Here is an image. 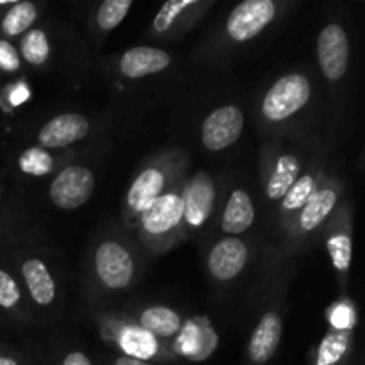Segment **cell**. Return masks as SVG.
I'll return each mask as SVG.
<instances>
[{"label": "cell", "instance_id": "9a60e30c", "mask_svg": "<svg viewBox=\"0 0 365 365\" xmlns=\"http://www.w3.org/2000/svg\"><path fill=\"white\" fill-rule=\"evenodd\" d=\"M253 220H255V210H253L252 198L245 191L232 192L221 221L223 230L234 235L242 234L252 227Z\"/></svg>", "mask_w": 365, "mask_h": 365}, {"label": "cell", "instance_id": "5bb4252c", "mask_svg": "<svg viewBox=\"0 0 365 365\" xmlns=\"http://www.w3.org/2000/svg\"><path fill=\"white\" fill-rule=\"evenodd\" d=\"M164 187V175L159 170H146L139 175L128 191V205L135 212H145L160 196Z\"/></svg>", "mask_w": 365, "mask_h": 365}, {"label": "cell", "instance_id": "f1b7e54d", "mask_svg": "<svg viewBox=\"0 0 365 365\" xmlns=\"http://www.w3.org/2000/svg\"><path fill=\"white\" fill-rule=\"evenodd\" d=\"M20 68V56L11 43L0 41V70L16 71Z\"/></svg>", "mask_w": 365, "mask_h": 365}, {"label": "cell", "instance_id": "484cf974", "mask_svg": "<svg viewBox=\"0 0 365 365\" xmlns=\"http://www.w3.org/2000/svg\"><path fill=\"white\" fill-rule=\"evenodd\" d=\"M331 262L337 271H348L351 264V239L348 235H335L328 241Z\"/></svg>", "mask_w": 365, "mask_h": 365}, {"label": "cell", "instance_id": "2e32d148", "mask_svg": "<svg viewBox=\"0 0 365 365\" xmlns=\"http://www.w3.org/2000/svg\"><path fill=\"white\" fill-rule=\"evenodd\" d=\"M143 330L157 337H171L180 330V316L166 307H152L141 316Z\"/></svg>", "mask_w": 365, "mask_h": 365}, {"label": "cell", "instance_id": "d6986e66", "mask_svg": "<svg viewBox=\"0 0 365 365\" xmlns=\"http://www.w3.org/2000/svg\"><path fill=\"white\" fill-rule=\"evenodd\" d=\"M38 16V9L32 2H18L11 7L2 20V32L6 36H20L31 27Z\"/></svg>", "mask_w": 365, "mask_h": 365}, {"label": "cell", "instance_id": "8992f818", "mask_svg": "<svg viewBox=\"0 0 365 365\" xmlns=\"http://www.w3.org/2000/svg\"><path fill=\"white\" fill-rule=\"evenodd\" d=\"M96 273L109 289H125L134 277V262L127 250L118 242H103L96 250Z\"/></svg>", "mask_w": 365, "mask_h": 365}, {"label": "cell", "instance_id": "4fadbf2b", "mask_svg": "<svg viewBox=\"0 0 365 365\" xmlns=\"http://www.w3.org/2000/svg\"><path fill=\"white\" fill-rule=\"evenodd\" d=\"M184 200V216L189 225L200 227L212 212L214 187L210 182L200 180L187 189Z\"/></svg>", "mask_w": 365, "mask_h": 365}, {"label": "cell", "instance_id": "d4e9b609", "mask_svg": "<svg viewBox=\"0 0 365 365\" xmlns=\"http://www.w3.org/2000/svg\"><path fill=\"white\" fill-rule=\"evenodd\" d=\"M314 192H316V182L312 177L305 175L298 182H294V185L284 196V209L294 210L299 207H305V203L312 198Z\"/></svg>", "mask_w": 365, "mask_h": 365}, {"label": "cell", "instance_id": "603a6c76", "mask_svg": "<svg viewBox=\"0 0 365 365\" xmlns=\"http://www.w3.org/2000/svg\"><path fill=\"white\" fill-rule=\"evenodd\" d=\"M18 166H20V170L24 173L41 177V175H46L48 171H52L53 159L46 150L34 146V148H29L21 153L20 159H18Z\"/></svg>", "mask_w": 365, "mask_h": 365}, {"label": "cell", "instance_id": "ac0fdd59", "mask_svg": "<svg viewBox=\"0 0 365 365\" xmlns=\"http://www.w3.org/2000/svg\"><path fill=\"white\" fill-rule=\"evenodd\" d=\"M299 164L296 160V157L292 155H284L278 159L277 170H274L273 177L269 178V184H267V196L271 200H280L284 198L289 192V189L294 185L296 177H298Z\"/></svg>", "mask_w": 365, "mask_h": 365}, {"label": "cell", "instance_id": "7402d4cb", "mask_svg": "<svg viewBox=\"0 0 365 365\" xmlns=\"http://www.w3.org/2000/svg\"><path fill=\"white\" fill-rule=\"evenodd\" d=\"M21 53H24V59L34 66L45 63L50 53V45L45 32L38 31V29L27 32V36L21 41Z\"/></svg>", "mask_w": 365, "mask_h": 365}, {"label": "cell", "instance_id": "ba28073f", "mask_svg": "<svg viewBox=\"0 0 365 365\" xmlns=\"http://www.w3.org/2000/svg\"><path fill=\"white\" fill-rule=\"evenodd\" d=\"M248 248L242 241L235 237L223 239L212 248L209 257V269L217 280H232L237 277L246 266Z\"/></svg>", "mask_w": 365, "mask_h": 365}, {"label": "cell", "instance_id": "e0dca14e", "mask_svg": "<svg viewBox=\"0 0 365 365\" xmlns=\"http://www.w3.org/2000/svg\"><path fill=\"white\" fill-rule=\"evenodd\" d=\"M337 202V195L331 189H323L319 192H314L312 198L305 203V209L302 212V228L303 230H314L319 227Z\"/></svg>", "mask_w": 365, "mask_h": 365}, {"label": "cell", "instance_id": "44dd1931", "mask_svg": "<svg viewBox=\"0 0 365 365\" xmlns=\"http://www.w3.org/2000/svg\"><path fill=\"white\" fill-rule=\"evenodd\" d=\"M121 348L127 351V356L132 359L145 360L155 353L157 346L155 341L148 331H139V330H127L121 335Z\"/></svg>", "mask_w": 365, "mask_h": 365}, {"label": "cell", "instance_id": "52a82bcc", "mask_svg": "<svg viewBox=\"0 0 365 365\" xmlns=\"http://www.w3.org/2000/svg\"><path fill=\"white\" fill-rule=\"evenodd\" d=\"M88 132L89 123L84 116L75 113L59 114V116L52 118L48 123L43 125L38 141L46 148H59V146H68L86 138Z\"/></svg>", "mask_w": 365, "mask_h": 365}, {"label": "cell", "instance_id": "5b68a950", "mask_svg": "<svg viewBox=\"0 0 365 365\" xmlns=\"http://www.w3.org/2000/svg\"><path fill=\"white\" fill-rule=\"evenodd\" d=\"M242 127H245V116H242L239 107L227 106L216 109L203 121V145L209 150H212V152L228 148V146L237 141L242 132Z\"/></svg>", "mask_w": 365, "mask_h": 365}, {"label": "cell", "instance_id": "1f68e13d", "mask_svg": "<svg viewBox=\"0 0 365 365\" xmlns=\"http://www.w3.org/2000/svg\"><path fill=\"white\" fill-rule=\"evenodd\" d=\"M29 98V91L24 88V86H20V88H16V91L11 95V102H13V106H18V103L25 102V100Z\"/></svg>", "mask_w": 365, "mask_h": 365}, {"label": "cell", "instance_id": "cb8c5ba5", "mask_svg": "<svg viewBox=\"0 0 365 365\" xmlns=\"http://www.w3.org/2000/svg\"><path fill=\"white\" fill-rule=\"evenodd\" d=\"M130 6L132 0H106V2L100 6L98 16H96L100 29L110 31V29H114L116 25H120L121 21H123V18L127 16Z\"/></svg>", "mask_w": 365, "mask_h": 365}, {"label": "cell", "instance_id": "4316f807", "mask_svg": "<svg viewBox=\"0 0 365 365\" xmlns=\"http://www.w3.org/2000/svg\"><path fill=\"white\" fill-rule=\"evenodd\" d=\"M191 4L192 0H171V2L164 4V6L160 7L159 14H157L155 21H153L157 31H166V29L173 24L177 14H180L182 11H184L185 7L191 6Z\"/></svg>", "mask_w": 365, "mask_h": 365}, {"label": "cell", "instance_id": "7a4b0ae2", "mask_svg": "<svg viewBox=\"0 0 365 365\" xmlns=\"http://www.w3.org/2000/svg\"><path fill=\"white\" fill-rule=\"evenodd\" d=\"M95 191V177L84 166H68L50 185V198L59 209L73 210L84 205Z\"/></svg>", "mask_w": 365, "mask_h": 365}, {"label": "cell", "instance_id": "6da1fadb", "mask_svg": "<svg viewBox=\"0 0 365 365\" xmlns=\"http://www.w3.org/2000/svg\"><path fill=\"white\" fill-rule=\"evenodd\" d=\"M310 82L299 73L285 75L267 91L262 113L267 120L282 121L291 118L309 103Z\"/></svg>", "mask_w": 365, "mask_h": 365}, {"label": "cell", "instance_id": "277c9868", "mask_svg": "<svg viewBox=\"0 0 365 365\" xmlns=\"http://www.w3.org/2000/svg\"><path fill=\"white\" fill-rule=\"evenodd\" d=\"M319 66L328 81H339L348 70L349 43L341 25H328L321 31L317 39Z\"/></svg>", "mask_w": 365, "mask_h": 365}, {"label": "cell", "instance_id": "4dcf8cb0", "mask_svg": "<svg viewBox=\"0 0 365 365\" xmlns=\"http://www.w3.org/2000/svg\"><path fill=\"white\" fill-rule=\"evenodd\" d=\"M63 365H93V364H91V360L84 355V353L71 351L64 356Z\"/></svg>", "mask_w": 365, "mask_h": 365}, {"label": "cell", "instance_id": "30bf717a", "mask_svg": "<svg viewBox=\"0 0 365 365\" xmlns=\"http://www.w3.org/2000/svg\"><path fill=\"white\" fill-rule=\"evenodd\" d=\"M170 63L171 57L163 50L152 48V46H135L125 52L120 68L125 77L141 78L166 70Z\"/></svg>", "mask_w": 365, "mask_h": 365}, {"label": "cell", "instance_id": "f546056e", "mask_svg": "<svg viewBox=\"0 0 365 365\" xmlns=\"http://www.w3.org/2000/svg\"><path fill=\"white\" fill-rule=\"evenodd\" d=\"M331 323L335 328H341V330H348L353 324V312L348 307L341 305L334 310V316H331Z\"/></svg>", "mask_w": 365, "mask_h": 365}, {"label": "cell", "instance_id": "83f0119b", "mask_svg": "<svg viewBox=\"0 0 365 365\" xmlns=\"http://www.w3.org/2000/svg\"><path fill=\"white\" fill-rule=\"evenodd\" d=\"M20 302V289L7 271L0 269V307L13 309Z\"/></svg>", "mask_w": 365, "mask_h": 365}, {"label": "cell", "instance_id": "d6a6232c", "mask_svg": "<svg viewBox=\"0 0 365 365\" xmlns=\"http://www.w3.org/2000/svg\"><path fill=\"white\" fill-rule=\"evenodd\" d=\"M113 365H150L146 364L145 360H138V359H132V356H120V359H116V362Z\"/></svg>", "mask_w": 365, "mask_h": 365}, {"label": "cell", "instance_id": "3957f363", "mask_svg": "<svg viewBox=\"0 0 365 365\" xmlns=\"http://www.w3.org/2000/svg\"><path fill=\"white\" fill-rule=\"evenodd\" d=\"M277 7L271 0H246L232 11L227 31L235 41H248L273 21Z\"/></svg>", "mask_w": 365, "mask_h": 365}, {"label": "cell", "instance_id": "9c48e42d", "mask_svg": "<svg viewBox=\"0 0 365 365\" xmlns=\"http://www.w3.org/2000/svg\"><path fill=\"white\" fill-rule=\"evenodd\" d=\"M184 217V200L177 195L159 196L145 212H141L143 227L150 234H166Z\"/></svg>", "mask_w": 365, "mask_h": 365}, {"label": "cell", "instance_id": "7c38bea8", "mask_svg": "<svg viewBox=\"0 0 365 365\" xmlns=\"http://www.w3.org/2000/svg\"><path fill=\"white\" fill-rule=\"evenodd\" d=\"M21 273H24L25 282H27L32 299L38 305H50L56 298V284H53L45 264L38 259H29L21 266Z\"/></svg>", "mask_w": 365, "mask_h": 365}, {"label": "cell", "instance_id": "8fae6325", "mask_svg": "<svg viewBox=\"0 0 365 365\" xmlns=\"http://www.w3.org/2000/svg\"><path fill=\"white\" fill-rule=\"evenodd\" d=\"M282 339V321L278 314L269 312L260 319L259 327L255 328L250 341V359L253 364H266L269 362L271 356L277 351Z\"/></svg>", "mask_w": 365, "mask_h": 365}, {"label": "cell", "instance_id": "ffe728a7", "mask_svg": "<svg viewBox=\"0 0 365 365\" xmlns=\"http://www.w3.org/2000/svg\"><path fill=\"white\" fill-rule=\"evenodd\" d=\"M349 348L348 330H339L327 335L319 346L316 365H335L346 355Z\"/></svg>", "mask_w": 365, "mask_h": 365}]
</instances>
